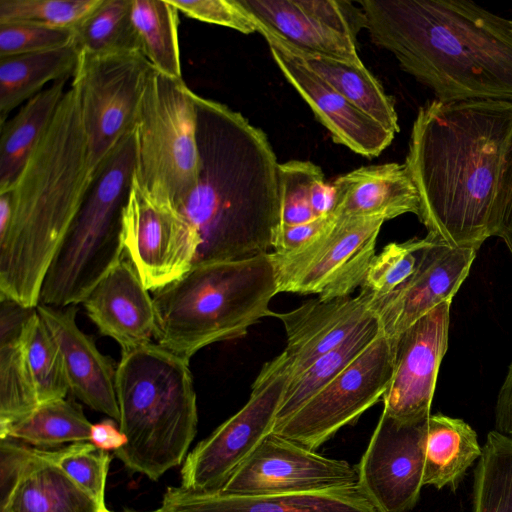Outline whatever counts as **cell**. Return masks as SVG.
<instances>
[{
    "label": "cell",
    "instance_id": "obj_30",
    "mask_svg": "<svg viewBox=\"0 0 512 512\" xmlns=\"http://www.w3.org/2000/svg\"><path fill=\"white\" fill-rule=\"evenodd\" d=\"M294 56L363 113L394 134L399 132L393 99L385 93L380 82L363 63L356 64L309 54Z\"/></svg>",
    "mask_w": 512,
    "mask_h": 512
},
{
    "label": "cell",
    "instance_id": "obj_15",
    "mask_svg": "<svg viewBox=\"0 0 512 512\" xmlns=\"http://www.w3.org/2000/svg\"><path fill=\"white\" fill-rule=\"evenodd\" d=\"M355 484H358L357 469L347 461L322 456L271 433L216 492L253 496L319 491Z\"/></svg>",
    "mask_w": 512,
    "mask_h": 512
},
{
    "label": "cell",
    "instance_id": "obj_9",
    "mask_svg": "<svg viewBox=\"0 0 512 512\" xmlns=\"http://www.w3.org/2000/svg\"><path fill=\"white\" fill-rule=\"evenodd\" d=\"M153 70L142 52H79L72 77L96 174L118 144L134 130Z\"/></svg>",
    "mask_w": 512,
    "mask_h": 512
},
{
    "label": "cell",
    "instance_id": "obj_18",
    "mask_svg": "<svg viewBox=\"0 0 512 512\" xmlns=\"http://www.w3.org/2000/svg\"><path fill=\"white\" fill-rule=\"evenodd\" d=\"M477 251L474 247L451 246L432 234L414 274L392 294L381 298L373 295V311L384 335L394 341L434 307L451 302L467 278Z\"/></svg>",
    "mask_w": 512,
    "mask_h": 512
},
{
    "label": "cell",
    "instance_id": "obj_34",
    "mask_svg": "<svg viewBox=\"0 0 512 512\" xmlns=\"http://www.w3.org/2000/svg\"><path fill=\"white\" fill-rule=\"evenodd\" d=\"M73 31L78 52H141L132 21V0H102Z\"/></svg>",
    "mask_w": 512,
    "mask_h": 512
},
{
    "label": "cell",
    "instance_id": "obj_6",
    "mask_svg": "<svg viewBox=\"0 0 512 512\" xmlns=\"http://www.w3.org/2000/svg\"><path fill=\"white\" fill-rule=\"evenodd\" d=\"M278 293L269 252L250 258L193 265L180 279L152 293L155 340L190 360L213 343L243 337L270 316Z\"/></svg>",
    "mask_w": 512,
    "mask_h": 512
},
{
    "label": "cell",
    "instance_id": "obj_7",
    "mask_svg": "<svg viewBox=\"0 0 512 512\" xmlns=\"http://www.w3.org/2000/svg\"><path fill=\"white\" fill-rule=\"evenodd\" d=\"M134 168L132 131L98 172L46 272L39 303L54 307L82 303L122 259V209Z\"/></svg>",
    "mask_w": 512,
    "mask_h": 512
},
{
    "label": "cell",
    "instance_id": "obj_16",
    "mask_svg": "<svg viewBox=\"0 0 512 512\" xmlns=\"http://www.w3.org/2000/svg\"><path fill=\"white\" fill-rule=\"evenodd\" d=\"M427 419L401 422L382 412L356 468L359 486L379 512H407L418 502Z\"/></svg>",
    "mask_w": 512,
    "mask_h": 512
},
{
    "label": "cell",
    "instance_id": "obj_32",
    "mask_svg": "<svg viewBox=\"0 0 512 512\" xmlns=\"http://www.w3.org/2000/svg\"><path fill=\"white\" fill-rule=\"evenodd\" d=\"M178 9L170 0H132V21L142 54L153 69L182 78Z\"/></svg>",
    "mask_w": 512,
    "mask_h": 512
},
{
    "label": "cell",
    "instance_id": "obj_24",
    "mask_svg": "<svg viewBox=\"0 0 512 512\" xmlns=\"http://www.w3.org/2000/svg\"><path fill=\"white\" fill-rule=\"evenodd\" d=\"M332 185L336 217L390 220L406 213L420 214V196L405 163L363 166L338 177Z\"/></svg>",
    "mask_w": 512,
    "mask_h": 512
},
{
    "label": "cell",
    "instance_id": "obj_12",
    "mask_svg": "<svg viewBox=\"0 0 512 512\" xmlns=\"http://www.w3.org/2000/svg\"><path fill=\"white\" fill-rule=\"evenodd\" d=\"M394 352V341L382 332L297 412L274 426L272 433L316 451L383 397L393 375Z\"/></svg>",
    "mask_w": 512,
    "mask_h": 512
},
{
    "label": "cell",
    "instance_id": "obj_42",
    "mask_svg": "<svg viewBox=\"0 0 512 512\" xmlns=\"http://www.w3.org/2000/svg\"><path fill=\"white\" fill-rule=\"evenodd\" d=\"M187 17L237 30L244 34L258 32V23L238 0H170Z\"/></svg>",
    "mask_w": 512,
    "mask_h": 512
},
{
    "label": "cell",
    "instance_id": "obj_36",
    "mask_svg": "<svg viewBox=\"0 0 512 512\" xmlns=\"http://www.w3.org/2000/svg\"><path fill=\"white\" fill-rule=\"evenodd\" d=\"M25 349L39 404L64 399L70 391L64 360L37 310L26 326Z\"/></svg>",
    "mask_w": 512,
    "mask_h": 512
},
{
    "label": "cell",
    "instance_id": "obj_22",
    "mask_svg": "<svg viewBox=\"0 0 512 512\" xmlns=\"http://www.w3.org/2000/svg\"><path fill=\"white\" fill-rule=\"evenodd\" d=\"M36 310L61 351L70 391L91 409L118 423L116 368L98 350L93 339L78 327L77 309L39 303Z\"/></svg>",
    "mask_w": 512,
    "mask_h": 512
},
{
    "label": "cell",
    "instance_id": "obj_39",
    "mask_svg": "<svg viewBox=\"0 0 512 512\" xmlns=\"http://www.w3.org/2000/svg\"><path fill=\"white\" fill-rule=\"evenodd\" d=\"M50 460L99 506L105 504V485L111 456L91 442L73 443L48 451Z\"/></svg>",
    "mask_w": 512,
    "mask_h": 512
},
{
    "label": "cell",
    "instance_id": "obj_43",
    "mask_svg": "<svg viewBox=\"0 0 512 512\" xmlns=\"http://www.w3.org/2000/svg\"><path fill=\"white\" fill-rule=\"evenodd\" d=\"M334 214L323 215L297 225H279L273 237V252L286 254L303 248L326 230Z\"/></svg>",
    "mask_w": 512,
    "mask_h": 512
},
{
    "label": "cell",
    "instance_id": "obj_26",
    "mask_svg": "<svg viewBox=\"0 0 512 512\" xmlns=\"http://www.w3.org/2000/svg\"><path fill=\"white\" fill-rule=\"evenodd\" d=\"M97 503L49 458L48 450L30 448L0 512H97Z\"/></svg>",
    "mask_w": 512,
    "mask_h": 512
},
{
    "label": "cell",
    "instance_id": "obj_8",
    "mask_svg": "<svg viewBox=\"0 0 512 512\" xmlns=\"http://www.w3.org/2000/svg\"><path fill=\"white\" fill-rule=\"evenodd\" d=\"M183 78L152 70L133 130V177L157 202L176 209L200 173L197 111Z\"/></svg>",
    "mask_w": 512,
    "mask_h": 512
},
{
    "label": "cell",
    "instance_id": "obj_17",
    "mask_svg": "<svg viewBox=\"0 0 512 512\" xmlns=\"http://www.w3.org/2000/svg\"><path fill=\"white\" fill-rule=\"evenodd\" d=\"M451 302H443L395 340L393 375L383 395V412L401 422L430 415L437 375L448 348Z\"/></svg>",
    "mask_w": 512,
    "mask_h": 512
},
{
    "label": "cell",
    "instance_id": "obj_50",
    "mask_svg": "<svg viewBox=\"0 0 512 512\" xmlns=\"http://www.w3.org/2000/svg\"><path fill=\"white\" fill-rule=\"evenodd\" d=\"M123 512H139V511H133V510H124Z\"/></svg>",
    "mask_w": 512,
    "mask_h": 512
},
{
    "label": "cell",
    "instance_id": "obj_21",
    "mask_svg": "<svg viewBox=\"0 0 512 512\" xmlns=\"http://www.w3.org/2000/svg\"><path fill=\"white\" fill-rule=\"evenodd\" d=\"M100 333L114 339L121 351L152 342L156 314L149 290L124 253L82 302Z\"/></svg>",
    "mask_w": 512,
    "mask_h": 512
},
{
    "label": "cell",
    "instance_id": "obj_29",
    "mask_svg": "<svg viewBox=\"0 0 512 512\" xmlns=\"http://www.w3.org/2000/svg\"><path fill=\"white\" fill-rule=\"evenodd\" d=\"M79 52L74 44L58 49L0 57V125L9 114L50 81L73 77Z\"/></svg>",
    "mask_w": 512,
    "mask_h": 512
},
{
    "label": "cell",
    "instance_id": "obj_2",
    "mask_svg": "<svg viewBox=\"0 0 512 512\" xmlns=\"http://www.w3.org/2000/svg\"><path fill=\"white\" fill-rule=\"evenodd\" d=\"M194 100L200 173L175 209L200 238L194 265L268 253L280 225L279 163L268 137L225 104Z\"/></svg>",
    "mask_w": 512,
    "mask_h": 512
},
{
    "label": "cell",
    "instance_id": "obj_38",
    "mask_svg": "<svg viewBox=\"0 0 512 512\" xmlns=\"http://www.w3.org/2000/svg\"><path fill=\"white\" fill-rule=\"evenodd\" d=\"M102 0H0V23L74 29Z\"/></svg>",
    "mask_w": 512,
    "mask_h": 512
},
{
    "label": "cell",
    "instance_id": "obj_11",
    "mask_svg": "<svg viewBox=\"0 0 512 512\" xmlns=\"http://www.w3.org/2000/svg\"><path fill=\"white\" fill-rule=\"evenodd\" d=\"M290 376L276 358L266 363L246 404L199 442L181 468V487L216 492L272 433Z\"/></svg>",
    "mask_w": 512,
    "mask_h": 512
},
{
    "label": "cell",
    "instance_id": "obj_41",
    "mask_svg": "<svg viewBox=\"0 0 512 512\" xmlns=\"http://www.w3.org/2000/svg\"><path fill=\"white\" fill-rule=\"evenodd\" d=\"M74 44L70 28L0 23V57L53 50Z\"/></svg>",
    "mask_w": 512,
    "mask_h": 512
},
{
    "label": "cell",
    "instance_id": "obj_14",
    "mask_svg": "<svg viewBox=\"0 0 512 512\" xmlns=\"http://www.w3.org/2000/svg\"><path fill=\"white\" fill-rule=\"evenodd\" d=\"M121 223L125 254L147 290L167 286L194 265L200 246L196 230L174 208L152 198L133 176Z\"/></svg>",
    "mask_w": 512,
    "mask_h": 512
},
{
    "label": "cell",
    "instance_id": "obj_10",
    "mask_svg": "<svg viewBox=\"0 0 512 512\" xmlns=\"http://www.w3.org/2000/svg\"><path fill=\"white\" fill-rule=\"evenodd\" d=\"M385 221L379 216L336 217L303 248L269 252L278 293L317 294L323 300L350 296L364 282Z\"/></svg>",
    "mask_w": 512,
    "mask_h": 512
},
{
    "label": "cell",
    "instance_id": "obj_49",
    "mask_svg": "<svg viewBox=\"0 0 512 512\" xmlns=\"http://www.w3.org/2000/svg\"><path fill=\"white\" fill-rule=\"evenodd\" d=\"M149 512H163L160 508L156 509V510H153V511H149Z\"/></svg>",
    "mask_w": 512,
    "mask_h": 512
},
{
    "label": "cell",
    "instance_id": "obj_13",
    "mask_svg": "<svg viewBox=\"0 0 512 512\" xmlns=\"http://www.w3.org/2000/svg\"><path fill=\"white\" fill-rule=\"evenodd\" d=\"M258 23V32L288 53L360 64L356 45L365 28L362 9L337 0H238Z\"/></svg>",
    "mask_w": 512,
    "mask_h": 512
},
{
    "label": "cell",
    "instance_id": "obj_23",
    "mask_svg": "<svg viewBox=\"0 0 512 512\" xmlns=\"http://www.w3.org/2000/svg\"><path fill=\"white\" fill-rule=\"evenodd\" d=\"M160 509L163 512H379L359 484L319 491L253 496L169 487Z\"/></svg>",
    "mask_w": 512,
    "mask_h": 512
},
{
    "label": "cell",
    "instance_id": "obj_4",
    "mask_svg": "<svg viewBox=\"0 0 512 512\" xmlns=\"http://www.w3.org/2000/svg\"><path fill=\"white\" fill-rule=\"evenodd\" d=\"M96 176L71 85L9 188L13 214L0 238V297L37 307L46 272Z\"/></svg>",
    "mask_w": 512,
    "mask_h": 512
},
{
    "label": "cell",
    "instance_id": "obj_19",
    "mask_svg": "<svg viewBox=\"0 0 512 512\" xmlns=\"http://www.w3.org/2000/svg\"><path fill=\"white\" fill-rule=\"evenodd\" d=\"M374 315L373 294L364 288L354 297H318L288 312L271 311L287 335L286 348L277 358L290 379L294 378Z\"/></svg>",
    "mask_w": 512,
    "mask_h": 512
},
{
    "label": "cell",
    "instance_id": "obj_5",
    "mask_svg": "<svg viewBox=\"0 0 512 512\" xmlns=\"http://www.w3.org/2000/svg\"><path fill=\"white\" fill-rule=\"evenodd\" d=\"M115 386L127 443L114 456L157 481L184 461L197 432L189 360L153 342L121 351Z\"/></svg>",
    "mask_w": 512,
    "mask_h": 512
},
{
    "label": "cell",
    "instance_id": "obj_31",
    "mask_svg": "<svg viewBox=\"0 0 512 512\" xmlns=\"http://www.w3.org/2000/svg\"><path fill=\"white\" fill-rule=\"evenodd\" d=\"M382 332L377 316H372L338 346L319 357L301 374L289 379L274 426L284 422L297 412L310 398L358 358Z\"/></svg>",
    "mask_w": 512,
    "mask_h": 512
},
{
    "label": "cell",
    "instance_id": "obj_46",
    "mask_svg": "<svg viewBox=\"0 0 512 512\" xmlns=\"http://www.w3.org/2000/svg\"><path fill=\"white\" fill-rule=\"evenodd\" d=\"M113 419L92 424L90 442L104 451L118 450L127 443L126 436L116 427Z\"/></svg>",
    "mask_w": 512,
    "mask_h": 512
},
{
    "label": "cell",
    "instance_id": "obj_3",
    "mask_svg": "<svg viewBox=\"0 0 512 512\" xmlns=\"http://www.w3.org/2000/svg\"><path fill=\"white\" fill-rule=\"evenodd\" d=\"M371 41L441 102L512 103V21L470 1L361 0Z\"/></svg>",
    "mask_w": 512,
    "mask_h": 512
},
{
    "label": "cell",
    "instance_id": "obj_35",
    "mask_svg": "<svg viewBox=\"0 0 512 512\" xmlns=\"http://www.w3.org/2000/svg\"><path fill=\"white\" fill-rule=\"evenodd\" d=\"M473 512H512V437L487 434L474 473Z\"/></svg>",
    "mask_w": 512,
    "mask_h": 512
},
{
    "label": "cell",
    "instance_id": "obj_48",
    "mask_svg": "<svg viewBox=\"0 0 512 512\" xmlns=\"http://www.w3.org/2000/svg\"><path fill=\"white\" fill-rule=\"evenodd\" d=\"M97 512H112V511H110V510L105 506V504H104V505H102V506H99V507H98V511H97Z\"/></svg>",
    "mask_w": 512,
    "mask_h": 512
},
{
    "label": "cell",
    "instance_id": "obj_25",
    "mask_svg": "<svg viewBox=\"0 0 512 512\" xmlns=\"http://www.w3.org/2000/svg\"><path fill=\"white\" fill-rule=\"evenodd\" d=\"M35 310L0 297V435L39 405L25 349L26 326Z\"/></svg>",
    "mask_w": 512,
    "mask_h": 512
},
{
    "label": "cell",
    "instance_id": "obj_33",
    "mask_svg": "<svg viewBox=\"0 0 512 512\" xmlns=\"http://www.w3.org/2000/svg\"><path fill=\"white\" fill-rule=\"evenodd\" d=\"M91 427L92 423L81 407L64 398L39 404L29 415L11 425L0 438L53 447L64 443L89 442Z\"/></svg>",
    "mask_w": 512,
    "mask_h": 512
},
{
    "label": "cell",
    "instance_id": "obj_47",
    "mask_svg": "<svg viewBox=\"0 0 512 512\" xmlns=\"http://www.w3.org/2000/svg\"><path fill=\"white\" fill-rule=\"evenodd\" d=\"M13 214L12 192L10 189L0 191V238L9 229Z\"/></svg>",
    "mask_w": 512,
    "mask_h": 512
},
{
    "label": "cell",
    "instance_id": "obj_1",
    "mask_svg": "<svg viewBox=\"0 0 512 512\" xmlns=\"http://www.w3.org/2000/svg\"><path fill=\"white\" fill-rule=\"evenodd\" d=\"M511 146V102L434 99L419 108L405 165L428 233L477 249L496 236V201Z\"/></svg>",
    "mask_w": 512,
    "mask_h": 512
},
{
    "label": "cell",
    "instance_id": "obj_40",
    "mask_svg": "<svg viewBox=\"0 0 512 512\" xmlns=\"http://www.w3.org/2000/svg\"><path fill=\"white\" fill-rule=\"evenodd\" d=\"M321 173V168L311 161L279 163L280 225H297L316 218L312 207V188Z\"/></svg>",
    "mask_w": 512,
    "mask_h": 512
},
{
    "label": "cell",
    "instance_id": "obj_28",
    "mask_svg": "<svg viewBox=\"0 0 512 512\" xmlns=\"http://www.w3.org/2000/svg\"><path fill=\"white\" fill-rule=\"evenodd\" d=\"M481 454L477 434L468 423L442 413L431 414L427 419L423 484L455 490Z\"/></svg>",
    "mask_w": 512,
    "mask_h": 512
},
{
    "label": "cell",
    "instance_id": "obj_44",
    "mask_svg": "<svg viewBox=\"0 0 512 512\" xmlns=\"http://www.w3.org/2000/svg\"><path fill=\"white\" fill-rule=\"evenodd\" d=\"M497 231L512 255V146L499 185L497 201Z\"/></svg>",
    "mask_w": 512,
    "mask_h": 512
},
{
    "label": "cell",
    "instance_id": "obj_45",
    "mask_svg": "<svg viewBox=\"0 0 512 512\" xmlns=\"http://www.w3.org/2000/svg\"><path fill=\"white\" fill-rule=\"evenodd\" d=\"M496 431L512 437V362L498 392L495 405Z\"/></svg>",
    "mask_w": 512,
    "mask_h": 512
},
{
    "label": "cell",
    "instance_id": "obj_20",
    "mask_svg": "<svg viewBox=\"0 0 512 512\" xmlns=\"http://www.w3.org/2000/svg\"><path fill=\"white\" fill-rule=\"evenodd\" d=\"M271 55L287 81L330 132L335 143L373 158L392 142L395 134L363 113L299 58L268 43Z\"/></svg>",
    "mask_w": 512,
    "mask_h": 512
},
{
    "label": "cell",
    "instance_id": "obj_27",
    "mask_svg": "<svg viewBox=\"0 0 512 512\" xmlns=\"http://www.w3.org/2000/svg\"><path fill=\"white\" fill-rule=\"evenodd\" d=\"M69 77L53 82L0 125V191L11 188L47 131Z\"/></svg>",
    "mask_w": 512,
    "mask_h": 512
},
{
    "label": "cell",
    "instance_id": "obj_37",
    "mask_svg": "<svg viewBox=\"0 0 512 512\" xmlns=\"http://www.w3.org/2000/svg\"><path fill=\"white\" fill-rule=\"evenodd\" d=\"M432 234L386 245L372 259L361 288L375 297H386L399 289L415 272Z\"/></svg>",
    "mask_w": 512,
    "mask_h": 512
}]
</instances>
